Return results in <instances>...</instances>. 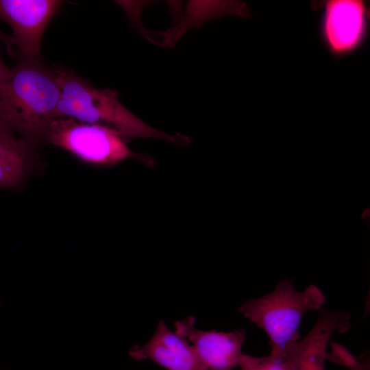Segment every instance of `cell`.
I'll list each match as a JSON object with an SVG mask.
<instances>
[{"mask_svg": "<svg viewBox=\"0 0 370 370\" xmlns=\"http://www.w3.org/2000/svg\"><path fill=\"white\" fill-rule=\"evenodd\" d=\"M60 97L53 69L40 61H18L0 84V125L37 145L55 119Z\"/></svg>", "mask_w": 370, "mask_h": 370, "instance_id": "obj_1", "label": "cell"}, {"mask_svg": "<svg viewBox=\"0 0 370 370\" xmlns=\"http://www.w3.org/2000/svg\"><path fill=\"white\" fill-rule=\"evenodd\" d=\"M53 71L60 90L56 117H70L103 125L121 136L159 138L173 143L176 140L174 136L150 127L127 109L119 101L116 90L95 88L66 69L56 68Z\"/></svg>", "mask_w": 370, "mask_h": 370, "instance_id": "obj_2", "label": "cell"}, {"mask_svg": "<svg viewBox=\"0 0 370 370\" xmlns=\"http://www.w3.org/2000/svg\"><path fill=\"white\" fill-rule=\"evenodd\" d=\"M325 300L323 291L314 284L297 291L293 280H283L271 293L243 303L238 311L267 334L270 354L284 358L288 349L300 339L299 327L305 313L321 309Z\"/></svg>", "mask_w": 370, "mask_h": 370, "instance_id": "obj_3", "label": "cell"}, {"mask_svg": "<svg viewBox=\"0 0 370 370\" xmlns=\"http://www.w3.org/2000/svg\"><path fill=\"white\" fill-rule=\"evenodd\" d=\"M43 141L60 147L90 164L109 165L127 158L141 157L131 151L115 130L66 116L56 117L51 121Z\"/></svg>", "mask_w": 370, "mask_h": 370, "instance_id": "obj_4", "label": "cell"}, {"mask_svg": "<svg viewBox=\"0 0 370 370\" xmlns=\"http://www.w3.org/2000/svg\"><path fill=\"white\" fill-rule=\"evenodd\" d=\"M61 1L0 0V19L12 32L3 40L8 53L18 61L38 60L42 36Z\"/></svg>", "mask_w": 370, "mask_h": 370, "instance_id": "obj_5", "label": "cell"}, {"mask_svg": "<svg viewBox=\"0 0 370 370\" xmlns=\"http://www.w3.org/2000/svg\"><path fill=\"white\" fill-rule=\"evenodd\" d=\"M319 8V34L327 50L336 58L359 50L367 39L369 8L362 0H328Z\"/></svg>", "mask_w": 370, "mask_h": 370, "instance_id": "obj_6", "label": "cell"}, {"mask_svg": "<svg viewBox=\"0 0 370 370\" xmlns=\"http://www.w3.org/2000/svg\"><path fill=\"white\" fill-rule=\"evenodd\" d=\"M174 325L175 332L190 343L207 370H233L238 366L246 337L244 329L201 330L195 327L193 317L178 321Z\"/></svg>", "mask_w": 370, "mask_h": 370, "instance_id": "obj_7", "label": "cell"}, {"mask_svg": "<svg viewBox=\"0 0 370 370\" xmlns=\"http://www.w3.org/2000/svg\"><path fill=\"white\" fill-rule=\"evenodd\" d=\"M350 325L348 312L320 309L310 332L286 351L284 361L287 370H325L330 338L336 333L346 332Z\"/></svg>", "mask_w": 370, "mask_h": 370, "instance_id": "obj_8", "label": "cell"}, {"mask_svg": "<svg viewBox=\"0 0 370 370\" xmlns=\"http://www.w3.org/2000/svg\"><path fill=\"white\" fill-rule=\"evenodd\" d=\"M137 360L150 359L168 370H207L196 351L184 338L171 330L163 320L152 338L143 345L131 348Z\"/></svg>", "mask_w": 370, "mask_h": 370, "instance_id": "obj_9", "label": "cell"}, {"mask_svg": "<svg viewBox=\"0 0 370 370\" xmlns=\"http://www.w3.org/2000/svg\"><path fill=\"white\" fill-rule=\"evenodd\" d=\"M0 125V188L14 189L23 184L36 156V146Z\"/></svg>", "mask_w": 370, "mask_h": 370, "instance_id": "obj_10", "label": "cell"}, {"mask_svg": "<svg viewBox=\"0 0 370 370\" xmlns=\"http://www.w3.org/2000/svg\"><path fill=\"white\" fill-rule=\"evenodd\" d=\"M238 366L241 370H287L284 358L272 354L260 357L242 354Z\"/></svg>", "mask_w": 370, "mask_h": 370, "instance_id": "obj_11", "label": "cell"}, {"mask_svg": "<svg viewBox=\"0 0 370 370\" xmlns=\"http://www.w3.org/2000/svg\"><path fill=\"white\" fill-rule=\"evenodd\" d=\"M5 34H4L0 30V42H3ZM10 71V68L8 67L4 62L2 61L0 56V84L1 82L7 77Z\"/></svg>", "mask_w": 370, "mask_h": 370, "instance_id": "obj_12", "label": "cell"}, {"mask_svg": "<svg viewBox=\"0 0 370 370\" xmlns=\"http://www.w3.org/2000/svg\"><path fill=\"white\" fill-rule=\"evenodd\" d=\"M360 218L364 221H369L370 217V209L369 208H365L360 212Z\"/></svg>", "mask_w": 370, "mask_h": 370, "instance_id": "obj_13", "label": "cell"}]
</instances>
